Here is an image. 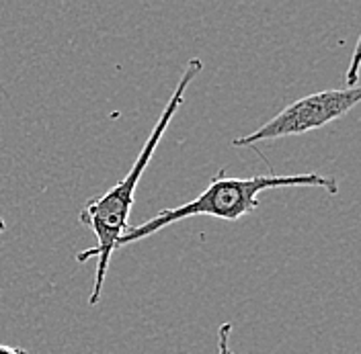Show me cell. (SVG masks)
<instances>
[{
  "label": "cell",
  "instance_id": "6da1fadb",
  "mask_svg": "<svg viewBox=\"0 0 361 354\" xmlns=\"http://www.w3.org/2000/svg\"><path fill=\"white\" fill-rule=\"evenodd\" d=\"M202 68L203 64L200 58H193V60L187 62V66H185L183 74H180L177 89L171 94L164 111L158 117L154 129L148 135L142 152L137 154L135 162L132 164V170L121 178L115 187H111L105 195L90 199L80 209L78 222L85 223L87 227H90V232L97 238V246H92L89 250L76 254V260L78 263H89L90 258L97 260L94 285H92V293H90L89 299L90 305H97L99 303L101 291H103V285H105V277H107V270H109V263H111L113 250L117 246V240L130 229V211H132V205H134V195L135 189H137V182H140V178L144 175V170L148 168V164H150L152 156L157 152L160 139L164 137V133L169 129L173 117L180 109L189 84L197 78V74L202 72Z\"/></svg>",
  "mask_w": 361,
  "mask_h": 354
},
{
  "label": "cell",
  "instance_id": "7a4b0ae2",
  "mask_svg": "<svg viewBox=\"0 0 361 354\" xmlns=\"http://www.w3.org/2000/svg\"><path fill=\"white\" fill-rule=\"evenodd\" d=\"M286 187H312V189H322L331 195L338 193L337 180L333 177H322V175H293V177L259 175V177L236 178L228 177L222 170L209 180L207 189L200 197H195L180 207L162 209L154 217H150L148 222L140 223V225H134V227L130 225V229L117 240L115 250L132 246L148 236H154L166 225L189 220V217L207 215V217H216L224 222H236L245 215H250L255 209H259V195L263 191L286 189Z\"/></svg>",
  "mask_w": 361,
  "mask_h": 354
},
{
  "label": "cell",
  "instance_id": "5b68a950",
  "mask_svg": "<svg viewBox=\"0 0 361 354\" xmlns=\"http://www.w3.org/2000/svg\"><path fill=\"white\" fill-rule=\"evenodd\" d=\"M0 354H29L21 346H13V344H0Z\"/></svg>",
  "mask_w": 361,
  "mask_h": 354
},
{
  "label": "cell",
  "instance_id": "8992f818",
  "mask_svg": "<svg viewBox=\"0 0 361 354\" xmlns=\"http://www.w3.org/2000/svg\"><path fill=\"white\" fill-rule=\"evenodd\" d=\"M4 225H6V223H4V220L0 217V236H2V232H4Z\"/></svg>",
  "mask_w": 361,
  "mask_h": 354
},
{
  "label": "cell",
  "instance_id": "3957f363",
  "mask_svg": "<svg viewBox=\"0 0 361 354\" xmlns=\"http://www.w3.org/2000/svg\"><path fill=\"white\" fill-rule=\"evenodd\" d=\"M361 101V89L343 90H322L308 96H302L288 105L283 111H279L275 117H271L265 125L250 132L245 137H236L232 146L236 148H248L261 141L292 137L302 133L316 132L341 117H345Z\"/></svg>",
  "mask_w": 361,
  "mask_h": 354
},
{
  "label": "cell",
  "instance_id": "277c9868",
  "mask_svg": "<svg viewBox=\"0 0 361 354\" xmlns=\"http://www.w3.org/2000/svg\"><path fill=\"white\" fill-rule=\"evenodd\" d=\"M230 334H232V324H222L218 332V354H234L230 348Z\"/></svg>",
  "mask_w": 361,
  "mask_h": 354
}]
</instances>
